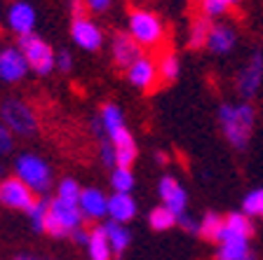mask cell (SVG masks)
Listing matches in <instances>:
<instances>
[{
  "mask_svg": "<svg viewBox=\"0 0 263 260\" xmlns=\"http://www.w3.org/2000/svg\"><path fill=\"white\" fill-rule=\"evenodd\" d=\"M5 24L10 28V33L16 38L31 35V33H35V26H38V12L28 0H12L5 12Z\"/></svg>",
  "mask_w": 263,
  "mask_h": 260,
  "instance_id": "9c48e42d",
  "label": "cell"
},
{
  "mask_svg": "<svg viewBox=\"0 0 263 260\" xmlns=\"http://www.w3.org/2000/svg\"><path fill=\"white\" fill-rule=\"evenodd\" d=\"M14 141H16V136L0 122V159L7 157V155L14 150Z\"/></svg>",
  "mask_w": 263,
  "mask_h": 260,
  "instance_id": "d6a6232c",
  "label": "cell"
},
{
  "mask_svg": "<svg viewBox=\"0 0 263 260\" xmlns=\"http://www.w3.org/2000/svg\"><path fill=\"white\" fill-rule=\"evenodd\" d=\"M230 5L226 0H200V14L209 22H219L221 16H226Z\"/></svg>",
  "mask_w": 263,
  "mask_h": 260,
  "instance_id": "4dcf8cb0",
  "label": "cell"
},
{
  "mask_svg": "<svg viewBox=\"0 0 263 260\" xmlns=\"http://www.w3.org/2000/svg\"><path fill=\"white\" fill-rule=\"evenodd\" d=\"M3 178H5V176H3V167H0V181H3Z\"/></svg>",
  "mask_w": 263,
  "mask_h": 260,
  "instance_id": "b9f144b4",
  "label": "cell"
},
{
  "mask_svg": "<svg viewBox=\"0 0 263 260\" xmlns=\"http://www.w3.org/2000/svg\"><path fill=\"white\" fill-rule=\"evenodd\" d=\"M47 209H49V199L47 197H35V202L31 204V209L26 211L28 223L35 232H45V218H47Z\"/></svg>",
  "mask_w": 263,
  "mask_h": 260,
  "instance_id": "83f0119b",
  "label": "cell"
},
{
  "mask_svg": "<svg viewBox=\"0 0 263 260\" xmlns=\"http://www.w3.org/2000/svg\"><path fill=\"white\" fill-rule=\"evenodd\" d=\"M141 54H143V49L127 35V31L113 35V40H110V56H113L115 66H120V68L127 71V68H129Z\"/></svg>",
  "mask_w": 263,
  "mask_h": 260,
  "instance_id": "e0dca14e",
  "label": "cell"
},
{
  "mask_svg": "<svg viewBox=\"0 0 263 260\" xmlns=\"http://www.w3.org/2000/svg\"><path fill=\"white\" fill-rule=\"evenodd\" d=\"M14 260H40V258H35V255H31V253H19Z\"/></svg>",
  "mask_w": 263,
  "mask_h": 260,
  "instance_id": "f35d334b",
  "label": "cell"
},
{
  "mask_svg": "<svg viewBox=\"0 0 263 260\" xmlns=\"http://www.w3.org/2000/svg\"><path fill=\"white\" fill-rule=\"evenodd\" d=\"M139 213V204L134 199V195H127V192H113L108 195V221L115 223H132Z\"/></svg>",
  "mask_w": 263,
  "mask_h": 260,
  "instance_id": "ac0fdd59",
  "label": "cell"
},
{
  "mask_svg": "<svg viewBox=\"0 0 263 260\" xmlns=\"http://www.w3.org/2000/svg\"><path fill=\"white\" fill-rule=\"evenodd\" d=\"M110 5H113V0H85V7L92 14H104L110 10Z\"/></svg>",
  "mask_w": 263,
  "mask_h": 260,
  "instance_id": "e575fe53",
  "label": "cell"
},
{
  "mask_svg": "<svg viewBox=\"0 0 263 260\" xmlns=\"http://www.w3.org/2000/svg\"><path fill=\"white\" fill-rule=\"evenodd\" d=\"M235 47H237V31L235 28L226 22H214L212 28H209L204 49L214 56H228V54H233Z\"/></svg>",
  "mask_w": 263,
  "mask_h": 260,
  "instance_id": "2e32d148",
  "label": "cell"
},
{
  "mask_svg": "<svg viewBox=\"0 0 263 260\" xmlns=\"http://www.w3.org/2000/svg\"><path fill=\"white\" fill-rule=\"evenodd\" d=\"M214 22H209V19H204L202 14L195 16L191 22V26H188V38H186V45L191 49H202L204 45H207V35H209V28H212Z\"/></svg>",
  "mask_w": 263,
  "mask_h": 260,
  "instance_id": "d4e9b609",
  "label": "cell"
},
{
  "mask_svg": "<svg viewBox=\"0 0 263 260\" xmlns=\"http://www.w3.org/2000/svg\"><path fill=\"white\" fill-rule=\"evenodd\" d=\"M216 119H219V129L230 148L245 150L249 146L254 127H256V108L252 106V101L221 103L216 110Z\"/></svg>",
  "mask_w": 263,
  "mask_h": 260,
  "instance_id": "6da1fadb",
  "label": "cell"
},
{
  "mask_svg": "<svg viewBox=\"0 0 263 260\" xmlns=\"http://www.w3.org/2000/svg\"><path fill=\"white\" fill-rule=\"evenodd\" d=\"M85 251H87L89 260H113V251H110V244L101 225H92L89 228V239Z\"/></svg>",
  "mask_w": 263,
  "mask_h": 260,
  "instance_id": "44dd1931",
  "label": "cell"
},
{
  "mask_svg": "<svg viewBox=\"0 0 263 260\" xmlns=\"http://www.w3.org/2000/svg\"><path fill=\"white\" fill-rule=\"evenodd\" d=\"M254 237V221L242 211H230L223 216V225L219 230L216 244L221 242H252Z\"/></svg>",
  "mask_w": 263,
  "mask_h": 260,
  "instance_id": "9a60e30c",
  "label": "cell"
},
{
  "mask_svg": "<svg viewBox=\"0 0 263 260\" xmlns=\"http://www.w3.org/2000/svg\"><path fill=\"white\" fill-rule=\"evenodd\" d=\"M71 40L82 52H99L106 43V33L92 16L82 14L71 22Z\"/></svg>",
  "mask_w": 263,
  "mask_h": 260,
  "instance_id": "ba28073f",
  "label": "cell"
},
{
  "mask_svg": "<svg viewBox=\"0 0 263 260\" xmlns=\"http://www.w3.org/2000/svg\"><path fill=\"white\" fill-rule=\"evenodd\" d=\"M242 213L254 218H263V188H254L242 197Z\"/></svg>",
  "mask_w": 263,
  "mask_h": 260,
  "instance_id": "f546056e",
  "label": "cell"
},
{
  "mask_svg": "<svg viewBox=\"0 0 263 260\" xmlns=\"http://www.w3.org/2000/svg\"><path fill=\"white\" fill-rule=\"evenodd\" d=\"M223 225V216L216 211H207L202 218H200V230H197V237L207 239V242H214L216 244V237H219V230Z\"/></svg>",
  "mask_w": 263,
  "mask_h": 260,
  "instance_id": "4316f807",
  "label": "cell"
},
{
  "mask_svg": "<svg viewBox=\"0 0 263 260\" xmlns=\"http://www.w3.org/2000/svg\"><path fill=\"white\" fill-rule=\"evenodd\" d=\"M97 117H99V122H101V129H104V138H110V136H115L118 131H122L127 127L125 113H122V108L113 101L104 103Z\"/></svg>",
  "mask_w": 263,
  "mask_h": 260,
  "instance_id": "d6986e66",
  "label": "cell"
},
{
  "mask_svg": "<svg viewBox=\"0 0 263 260\" xmlns=\"http://www.w3.org/2000/svg\"><path fill=\"white\" fill-rule=\"evenodd\" d=\"M33 202H35V195L16 176H5V178L0 181V206H5L10 211L26 213Z\"/></svg>",
  "mask_w": 263,
  "mask_h": 260,
  "instance_id": "8fae6325",
  "label": "cell"
},
{
  "mask_svg": "<svg viewBox=\"0 0 263 260\" xmlns=\"http://www.w3.org/2000/svg\"><path fill=\"white\" fill-rule=\"evenodd\" d=\"M0 122L14 136H19V138H31V136H35L38 134V127H40L35 108H33L28 101L16 98V96H10L0 103Z\"/></svg>",
  "mask_w": 263,
  "mask_h": 260,
  "instance_id": "277c9868",
  "label": "cell"
},
{
  "mask_svg": "<svg viewBox=\"0 0 263 260\" xmlns=\"http://www.w3.org/2000/svg\"><path fill=\"white\" fill-rule=\"evenodd\" d=\"M16 47L22 49L24 59L28 64V71L35 73V75H49V73L54 71V56L57 52L52 49V45L47 40H43L40 35L31 33V35H24L19 38Z\"/></svg>",
  "mask_w": 263,
  "mask_h": 260,
  "instance_id": "8992f818",
  "label": "cell"
},
{
  "mask_svg": "<svg viewBox=\"0 0 263 260\" xmlns=\"http://www.w3.org/2000/svg\"><path fill=\"white\" fill-rule=\"evenodd\" d=\"M54 68L59 73H71L73 71V54L68 49H61L59 54L54 56Z\"/></svg>",
  "mask_w": 263,
  "mask_h": 260,
  "instance_id": "836d02e7",
  "label": "cell"
},
{
  "mask_svg": "<svg viewBox=\"0 0 263 260\" xmlns=\"http://www.w3.org/2000/svg\"><path fill=\"white\" fill-rule=\"evenodd\" d=\"M78 211H80L85 223L99 225L101 221L108 218V195H106L104 190L94 188V185L82 188L80 199H78Z\"/></svg>",
  "mask_w": 263,
  "mask_h": 260,
  "instance_id": "7c38bea8",
  "label": "cell"
},
{
  "mask_svg": "<svg viewBox=\"0 0 263 260\" xmlns=\"http://www.w3.org/2000/svg\"><path fill=\"white\" fill-rule=\"evenodd\" d=\"M12 169H14L12 176H16L24 185H28L35 197H45L49 190L54 188L52 167H49L47 159L35 155V152H22V155H16Z\"/></svg>",
  "mask_w": 263,
  "mask_h": 260,
  "instance_id": "7a4b0ae2",
  "label": "cell"
},
{
  "mask_svg": "<svg viewBox=\"0 0 263 260\" xmlns=\"http://www.w3.org/2000/svg\"><path fill=\"white\" fill-rule=\"evenodd\" d=\"M179 228H183L191 234H197V230H200V218H193L191 213H183V216L179 218Z\"/></svg>",
  "mask_w": 263,
  "mask_h": 260,
  "instance_id": "d590c367",
  "label": "cell"
},
{
  "mask_svg": "<svg viewBox=\"0 0 263 260\" xmlns=\"http://www.w3.org/2000/svg\"><path fill=\"white\" fill-rule=\"evenodd\" d=\"M82 225H85V221L78 211V204H68V202H61L57 197L49 199L47 218H45V234L54 239H71V234Z\"/></svg>",
  "mask_w": 263,
  "mask_h": 260,
  "instance_id": "5b68a950",
  "label": "cell"
},
{
  "mask_svg": "<svg viewBox=\"0 0 263 260\" xmlns=\"http://www.w3.org/2000/svg\"><path fill=\"white\" fill-rule=\"evenodd\" d=\"M155 162L164 164V162H167V155H162V152H155Z\"/></svg>",
  "mask_w": 263,
  "mask_h": 260,
  "instance_id": "ab89813d",
  "label": "cell"
},
{
  "mask_svg": "<svg viewBox=\"0 0 263 260\" xmlns=\"http://www.w3.org/2000/svg\"><path fill=\"white\" fill-rule=\"evenodd\" d=\"M28 73H31L28 64L16 45H7V47L0 49V82L19 85L22 80H26Z\"/></svg>",
  "mask_w": 263,
  "mask_h": 260,
  "instance_id": "4fadbf2b",
  "label": "cell"
},
{
  "mask_svg": "<svg viewBox=\"0 0 263 260\" xmlns=\"http://www.w3.org/2000/svg\"><path fill=\"white\" fill-rule=\"evenodd\" d=\"M146 221H148V228L155 230V232H167V230H172V228L179 225V216H174V213L162 204L153 206V209L148 211Z\"/></svg>",
  "mask_w": 263,
  "mask_h": 260,
  "instance_id": "603a6c76",
  "label": "cell"
},
{
  "mask_svg": "<svg viewBox=\"0 0 263 260\" xmlns=\"http://www.w3.org/2000/svg\"><path fill=\"white\" fill-rule=\"evenodd\" d=\"M127 35L141 49H158L162 47L164 38H167V31H164L162 19L153 10L134 7L127 14Z\"/></svg>",
  "mask_w": 263,
  "mask_h": 260,
  "instance_id": "3957f363",
  "label": "cell"
},
{
  "mask_svg": "<svg viewBox=\"0 0 263 260\" xmlns=\"http://www.w3.org/2000/svg\"><path fill=\"white\" fill-rule=\"evenodd\" d=\"M261 87H263V52L254 49L235 75V92L240 94L242 101H252V98L258 96Z\"/></svg>",
  "mask_w": 263,
  "mask_h": 260,
  "instance_id": "52a82bcc",
  "label": "cell"
},
{
  "mask_svg": "<svg viewBox=\"0 0 263 260\" xmlns=\"http://www.w3.org/2000/svg\"><path fill=\"white\" fill-rule=\"evenodd\" d=\"M68 5H71V14H73V19H76V16L87 14V7H85V0H68Z\"/></svg>",
  "mask_w": 263,
  "mask_h": 260,
  "instance_id": "74e56055",
  "label": "cell"
},
{
  "mask_svg": "<svg viewBox=\"0 0 263 260\" xmlns=\"http://www.w3.org/2000/svg\"><path fill=\"white\" fill-rule=\"evenodd\" d=\"M226 3H228V5H230V7H235V5H240L242 0H226Z\"/></svg>",
  "mask_w": 263,
  "mask_h": 260,
  "instance_id": "60d3db41",
  "label": "cell"
},
{
  "mask_svg": "<svg viewBox=\"0 0 263 260\" xmlns=\"http://www.w3.org/2000/svg\"><path fill=\"white\" fill-rule=\"evenodd\" d=\"M108 183L113 192H127L132 195L137 188V176L132 171V167H113L108 176Z\"/></svg>",
  "mask_w": 263,
  "mask_h": 260,
  "instance_id": "cb8c5ba5",
  "label": "cell"
},
{
  "mask_svg": "<svg viewBox=\"0 0 263 260\" xmlns=\"http://www.w3.org/2000/svg\"><path fill=\"white\" fill-rule=\"evenodd\" d=\"M99 162L104 164V167H108V169L118 167V164H115V150H113V143H110L108 138H101V141H99Z\"/></svg>",
  "mask_w": 263,
  "mask_h": 260,
  "instance_id": "1f68e13d",
  "label": "cell"
},
{
  "mask_svg": "<svg viewBox=\"0 0 263 260\" xmlns=\"http://www.w3.org/2000/svg\"><path fill=\"white\" fill-rule=\"evenodd\" d=\"M101 228L106 232V239L110 244V251H113V258L115 255H122L132 244V230L122 223H115V221H106L101 223Z\"/></svg>",
  "mask_w": 263,
  "mask_h": 260,
  "instance_id": "ffe728a7",
  "label": "cell"
},
{
  "mask_svg": "<svg viewBox=\"0 0 263 260\" xmlns=\"http://www.w3.org/2000/svg\"><path fill=\"white\" fill-rule=\"evenodd\" d=\"M80 192H82V185L78 183L76 178L66 176V178H61L59 183H57L54 197H57V199H61V202H68V204H78V199H80Z\"/></svg>",
  "mask_w": 263,
  "mask_h": 260,
  "instance_id": "f1b7e54d",
  "label": "cell"
},
{
  "mask_svg": "<svg viewBox=\"0 0 263 260\" xmlns=\"http://www.w3.org/2000/svg\"><path fill=\"white\" fill-rule=\"evenodd\" d=\"M158 73H160V82H164V85L176 82L181 75V59L174 52H162V56L158 59Z\"/></svg>",
  "mask_w": 263,
  "mask_h": 260,
  "instance_id": "484cf974",
  "label": "cell"
},
{
  "mask_svg": "<svg viewBox=\"0 0 263 260\" xmlns=\"http://www.w3.org/2000/svg\"><path fill=\"white\" fill-rule=\"evenodd\" d=\"M127 82L132 87H137L141 92H153L160 85V73H158V59L141 54L134 64L127 68Z\"/></svg>",
  "mask_w": 263,
  "mask_h": 260,
  "instance_id": "5bb4252c",
  "label": "cell"
},
{
  "mask_svg": "<svg viewBox=\"0 0 263 260\" xmlns=\"http://www.w3.org/2000/svg\"><path fill=\"white\" fill-rule=\"evenodd\" d=\"M87 239H89V228H85V225L78 228L76 232L71 234V242L73 244H78V246H87Z\"/></svg>",
  "mask_w": 263,
  "mask_h": 260,
  "instance_id": "8d00e7d4",
  "label": "cell"
},
{
  "mask_svg": "<svg viewBox=\"0 0 263 260\" xmlns=\"http://www.w3.org/2000/svg\"><path fill=\"white\" fill-rule=\"evenodd\" d=\"M158 197H160V204L167 206L174 216L181 218L183 213H188V190L183 188V183H181L176 176H172V173L160 176Z\"/></svg>",
  "mask_w": 263,
  "mask_h": 260,
  "instance_id": "30bf717a",
  "label": "cell"
},
{
  "mask_svg": "<svg viewBox=\"0 0 263 260\" xmlns=\"http://www.w3.org/2000/svg\"><path fill=\"white\" fill-rule=\"evenodd\" d=\"M214 260H258L252 251V242H221L216 244Z\"/></svg>",
  "mask_w": 263,
  "mask_h": 260,
  "instance_id": "7402d4cb",
  "label": "cell"
}]
</instances>
